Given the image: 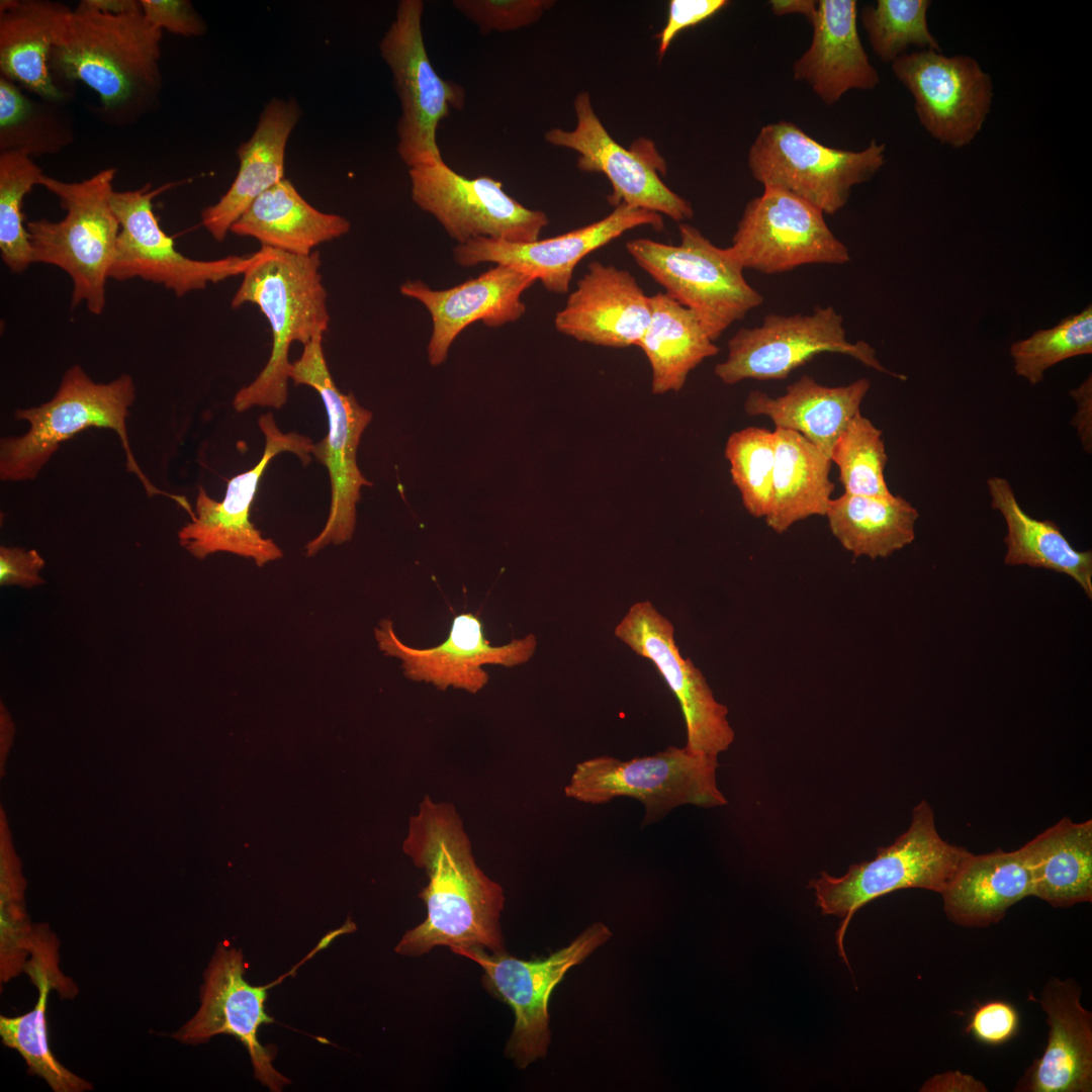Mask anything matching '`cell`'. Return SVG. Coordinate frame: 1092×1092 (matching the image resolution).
<instances>
[{
	"label": "cell",
	"mask_w": 1092,
	"mask_h": 1092,
	"mask_svg": "<svg viewBox=\"0 0 1092 1092\" xmlns=\"http://www.w3.org/2000/svg\"><path fill=\"white\" fill-rule=\"evenodd\" d=\"M403 851L428 877L419 893L427 916L402 935L395 952L419 957L441 945L506 950L503 888L477 866L454 805L426 795L410 819Z\"/></svg>",
	"instance_id": "1"
},
{
	"label": "cell",
	"mask_w": 1092,
	"mask_h": 1092,
	"mask_svg": "<svg viewBox=\"0 0 1092 1092\" xmlns=\"http://www.w3.org/2000/svg\"><path fill=\"white\" fill-rule=\"evenodd\" d=\"M162 33L142 9L114 15L81 1L53 49L52 74L91 88L103 119L132 123L158 106Z\"/></svg>",
	"instance_id": "2"
},
{
	"label": "cell",
	"mask_w": 1092,
	"mask_h": 1092,
	"mask_svg": "<svg viewBox=\"0 0 1092 1092\" xmlns=\"http://www.w3.org/2000/svg\"><path fill=\"white\" fill-rule=\"evenodd\" d=\"M321 264L317 251L301 256L262 247L254 253L231 305L252 303L260 308L271 328L272 350L259 375L236 393L237 412L253 406L278 410L286 403L291 344L306 345L330 324Z\"/></svg>",
	"instance_id": "3"
},
{
	"label": "cell",
	"mask_w": 1092,
	"mask_h": 1092,
	"mask_svg": "<svg viewBox=\"0 0 1092 1092\" xmlns=\"http://www.w3.org/2000/svg\"><path fill=\"white\" fill-rule=\"evenodd\" d=\"M134 399L135 385L128 374L98 383L79 364L73 365L64 373L57 392L49 401L15 411L14 419L27 422L29 427L21 436L1 438L0 479L33 480L61 444L89 428L110 429L119 437L126 470L138 477L147 495L167 496L190 512L192 508L184 496L153 484L133 456L126 421Z\"/></svg>",
	"instance_id": "4"
},
{
	"label": "cell",
	"mask_w": 1092,
	"mask_h": 1092,
	"mask_svg": "<svg viewBox=\"0 0 1092 1092\" xmlns=\"http://www.w3.org/2000/svg\"><path fill=\"white\" fill-rule=\"evenodd\" d=\"M973 853L939 835L934 811L925 800L912 810L908 829L877 855L849 867L842 877L821 872L810 881L823 915L842 919L836 932L838 952L848 965L843 939L854 913L867 903L892 892L917 888L941 894Z\"/></svg>",
	"instance_id": "5"
},
{
	"label": "cell",
	"mask_w": 1092,
	"mask_h": 1092,
	"mask_svg": "<svg viewBox=\"0 0 1092 1092\" xmlns=\"http://www.w3.org/2000/svg\"><path fill=\"white\" fill-rule=\"evenodd\" d=\"M115 169L78 182L46 174L39 185L55 194L66 215L26 223L32 263L54 265L72 279V305L85 302L93 314L105 306V283L114 260L120 224L111 206Z\"/></svg>",
	"instance_id": "6"
},
{
	"label": "cell",
	"mask_w": 1092,
	"mask_h": 1092,
	"mask_svg": "<svg viewBox=\"0 0 1092 1092\" xmlns=\"http://www.w3.org/2000/svg\"><path fill=\"white\" fill-rule=\"evenodd\" d=\"M678 245L634 239L626 249L637 265L673 300L694 311L715 342L735 322L763 302L727 248L697 228L679 223Z\"/></svg>",
	"instance_id": "7"
},
{
	"label": "cell",
	"mask_w": 1092,
	"mask_h": 1092,
	"mask_svg": "<svg viewBox=\"0 0 1092 1092\" xmlns=\"http://www.w3.org/2000/svg\"><path fill=\"white\" fill-rule=\"evenodd\" d=\"M718 766L716 755L692 753L676 746L628 761L601 755L576 764L564 793L567 798L594 805L617 797L634 798L645 808L644 826L680 805H726L716 782Z\"/></svg>",
	"instance_id": "8"
},
{
	"label": "cell",
	"mask_w": 1092,
	"mask_h": 1092,
	"mask_svg": "<svg viewBox=\"0 0 1092 1092\" xmlns=\"http://www.w3.org/2000/svg\"><path fill=\"white\" fill-rule=\"evenodd\" d=\"M885 153V144L875 140L861 151L830 148L782 120L760 128L747 163L763 187L788 191L831 215L845 206L852 187L884 166Z\"/></svg>",
	"instance_id": "9"
},
{
	"label": "cell",
	"mask_w": 1092,
	"mask_h": 1092,
	"mask_svg": "<svg viewBox=\"0 0 1092 1092\" xmlns=\"http://www.w3.org/2000/svg\"><path fill=\"white\" fill-rule=\"evenodd\" d=\"M423 13L422 0L399 1L379 42L400 103L396 151L408 169L444 162L438 127L451 110H460L465 103L462 86L443 79L431 63L424 41Z\"/></svg>",
	"instance_id": "10"
},
{
	"label": "cell",
	"mask_w": 1092,
	"mask_h": 1092,
	"mask_svg": "<svg viewBox=\"0 0 1092 1092\" xmlns=\"http://www.w3.org/2000/svg\"><path fill=\"white\" fill-rule=\"evenodd\" d=\"M612 935L601 922L588 926L568 945L546 958L524 961L482 948H452L483 971L481 982L488 993L509 1005L515 1023L506 1056L525 1069L547 1054L551 1040L548 1005L553 989L572 967L582 963Z\"/></svg>",
	"instance_id": "11"
},
{
	"label": "cell",
	"mask_w": 1092,
	"mask_h": 1092,
	"mask_svg": "<svg viewBox=\"0 0 1092 1092\" xmlns=\"http://www.w3.org/2000/svg\"><path fill=\"white\" fill-rule=\"evenodd\" d=\"M324 334L304 345L299 359L291 363L289 378L295 385H307L317 391L328 416L326 438L312 445L311 454L328 469L331 481V505L323 530L305 546L306 556H313L330 544L349 541L356 525V505L362 486H371L357 465L361 435L371 422L372 413L359 404L353 393L345 394L336 385L328 368Z\"/></svg>",
	"instance_id": "12"
},
{
	"label": "cell",
	"mask_w": 1092,
	"mask_h": 1092,
	"mask_svg": "<svg viewBox=\"0 0 1092 1092\" xmlns=\"http://www.w3.org/2000/svg\"><path fill=\"white\" fill-rule=\"evenodd\" d=\"M727 347L726 359L714 369L727 385L747 379L783 380L822 353L847 355L879 372L905 379L887 370L870 344L849 342L843 318L831 305L817 306L808 314L768 313L760 326L739 329Z\"/></svg>",
	"instance_id": "13"
},
{
	"label": "cell",
	"mask_w": 1092,
	"mask_h": 1092,
	"mask_svg": "<svg viewBox=\"0 0 1092 1092\" xmlns=\"http://www.w3.org/2000/svg\"><path fill=\"white\" fill-rule=\"evenodd\" d=\"M728 249L743 269L763 274L850 260L847 247L820 209L776 187H764L761 195L747 202Z\"/></svg>",
	"instance_id": "14"
},
{
	"label": "cell",
	"mask_w": 1092,
	"mask_h": 1092,
	"mask_svg": "<svg viewBox=\"0 0 1092 1092\" xmlns=\"http://www.w3.org/2000/svg\"><path fill=\"white\" fill-rule=\"evenodd\" d=\"M413 201L433 215L458 244L477 238L508 243L539 240L549 219L510 196L489 176L467 178L445 161L408 169Z\"/></svg>",
	"instance_id": "15"
},
{
	"label": "cell",
	"mask_w": 1092,
	"mask_h": 1092,
	"mask_svg": "<svg viewBox=\"0 0 1092 1092\" xmlns=\"http://www.w3.org/2000/svg\"><path fill=\"white\" fill-rule=\"evenodd\" d=\"M173 185L167 183L152 189L151 184H146L136 190H113L110 201L120 232L109 278L117 281L142 278L161 284L180 297L204 289L209 283L243 275L254 254L204 261L178 252L153 210V199Z\"/></svg>",
	"instance_id": "16"
},
{
	"label": "cell",
	"mask_w": 1092,
	"mask_h": 1092,
	"mask_svg": "<svg viewBox=\"0 0 1092 1092\" xmlns=\"http://www.w3.org/2000/svg\"><path fill=\"white\" fill-rule=\"evenodd\" d=\"M258 425L265 437V449L257 465L228 482L223 499L210 497L198 487L194 518L178 532L180 545L197 559L217 552L252 558L258 566L282 558L280 547L262 536L250 521L251 505L259 481L269 462L281 452L298 456L303 465L310 462L312 441L297 433L281 432L272 413L262 415Z\"/></svg>",
	"instance_id": "17"
},
{
	"label": "cell",
	"mask_w": 1092,
	"mask_h": 1092,
	"mask_svg": "<svg viewBox=\"0 0 1092 1092\" xmlns=\"http://www.w3.org/2000/svg\"><path fill=\"white\" fill-rule=\"evenodd\" d=\"M892 71L911 93L917 118L933 139L953 149L974 141L994 94L991 76L977 60L920 50L898 58Z\"/></svg>",
	"instance_id": "18"
},
{
	"label": "cell",
	"mask_w": 1092,
	"mask_h": 1092,
	"mask_svg": "<svg viewBox=\"0 0 1092 1092\" xmlns=\"http://www.w3.org/2000/svg\"><path fill=\"white\" fill-rule=\"evenodd\" d=\"M615 636L638 656L648 659L676 698L687 729L686 748L716 755L729 748L735 733L728 708L719 703L706 677L674 640L673 624L646 600L634 603L614 629Z\"/></svg>",
	"instance_id": "19"
},
{
	"label": "cell",
	"mask_w": 1092,
	"mask_h": 1092,
	"mask_svg": "<svg viewBox=\"0 0 1092 1092\" xmlns=\"http://www.w3.org/2000/svg\"><path fill=\"white\" fill-rule=\"evenodd\" d=\"M573 108L575 127L551 128L544 139L552 146L576 152L579 170L604 174L612 186L610 204L645 209L679 222L694 216L692 204L659 177V173H665L660 156L650 158L642 151L618 144L597 115L588 92L581 91L575 96Z\"/></svg>",
	"instance_id": "20"
},
{
	"label": "cell",
	"mask_w": 1092,
	"mask_h": 1092,
	"mask_svg": "<svg viewBox=\"0 0 1092 1092\" xmlns=\"http://www.w3.org/2000/svg\"><path fill=\"white\" fill-rule=\"evenodd\" d=\"M245 971L242 950L218 944L204 972L200 1007L173 1037L198 1044L218 1034L235 1036L249 1053L255 1078L279 1092L290 1081L274 1068L273 1049L263 1046L257 1034L262 1024L274 1021L265 1011L267 990L295 970L265 986L251 985L244 978Z\"/></svg>",
	"instance_id": "21"
},
{
	"label": "cell",
	"mask_w": 1092,
	"mask_h": 1092,
	"mask_svg": "<svg viewBox=\"0 0 1092 1092\" xmlns=\"http://www.w3.org/2000/svg\"><path fill=\"white\" fill-rule=\"evenodd\" d=\"M643 225L660 232L664 226L663 218L656 212L620 204L604 218L556 237L529 243L477 238L458 244L453 254L460 266L509 265L530 274L550 292L566 293L573 271L583 258L626 232Z\"/></svg>",
	"instance_id": "22"
},
{
	"label": "cell",
	"mask_w": 1092,
	"mask_h": 1092,
	"mask_svg": "<svg viewBox=\"0 0 1092 1092\" xmlns=\"http://www.w3.org/2000/svg\"><path fill=\"white\" fill-rule=\"evenodd\" d=\"M375 638L384 655L401 659L404 674L410 679L432 682L441 690L452 686L472 694L488 681L482 665H519L527 662L537 647L533 634L506 645L491 646L484 637L481 621L471 613L456 616L447 639L432 648L406 646L397 638L392 622L387 619L375 629Z\"/></svg>",
	"instance_id": "23"
},
{
	"label": "cell",
	"mask_w": 1092,
	"mask_h": 1092,
	"mask_svg": "<svg viewBox=\"0 0 1092 1092\" xmlns=\"http://www.w3.org/2000/svg\"><path fill=\"white\" fill-rule=\"evenodd\" d=\"M537 280L509 265L495 264L477 277L456 286L434 290L422 280H407L400 285L404 296L420 301L432 318L428 344L431 365L443 363L448 351L468 326L481 322L499 328L517 322L526 311L522 294Z\"/></svg>",
	"instance_id": "24"
},
{
	"label": "cell",
	"mask_w": 1092,
	"mask_h": 1092,
	"mask_svg": "<svg viewBox=\"0 0 1092 1092\" xmlns=\"http://www.w3.org/2000/svg\"><path fill=\"white\" fill-rule=\"evenodd\" d=\"M650 301L627 270L595 261L554 318L556 330L579 342L636 346L650 321Z\"/></svg>",
	"instance_id": "25"
},
{
	"label": "cell",
	"mask_w": 1092,
	"mask_h": 1092,
	"mask_svg": "<svg viewBox=\"0 0 1092 1092\" xmlns=\"http://www.w3.org/2000/svg\"><path fill=\"white\" fill-rule=\"evenodd\" d=\"M1081 988L1052 977L1038 1003L1046 1016L1048 1043L1019 1081L1016 1091H1092V1013L1081 1003Z\"/></svg>",
	"instance_id": "26"
},
{
	"label": "cell",
	"mask_w": 1092,
	"mask_h": 1092,
	"mask_svg": "<svg viewBox=\"0 0 1092 1092\" xmlns=\"http://www.w3.org/2000/svg\"><path fill=\"white\" fill-rule=\"evenodd\" d=\"M810 22L812 41L794 63L793 77L806 82L827 105L849 90H872L880 76L871 64L857 30L854 0H820Z\"/></svg>",
	"instance_id": "27"
},
{
	"label": "cell",
	"mask_w": 1092,
	"mask_h": 1092,
	"mask_svg": "<svg viewBox=\"0 0 1092 1092\" xmlns=\"http://www.w3.org/2000/svg\"><path fill=\"white\" fill-rule=\"evenodd\" d=\"M301 110L292 99L273 98L262 110L251 138L237 150V176L219 200L201 212V223L221 242L252 202L284 177L285 149Z\"/></svg>",
	"instance_id": "28"
},
{
	"label": "cell",
	"mask_w": 1092,
	"mask_h": 1092,
	"mask_svg": "<svg viewBox=\"0 0 1092 1092\" xmlns=\"http://www.w3.org/2000/svg\"><path fill=\"white\" fill-rule=\"evenodd\" d=\"M58 940L44 926L33 928L30 959L24 971L38 990L34 1008L20 1016L0 1017L3 1043L16 1050L25 1060L28 1071L41 1077L56 1092H82L92 1085L66 1069L54 1056L48 1042L47 1003L51 989L62 997H73L77 988L59 969Z\"/></svg>",
	"instance_id": "29"
},
{
	"label": "cell",
	"mask_w": 1092,
	"mask_h": 1092,
	"mask_svg": "<svg viewBox=\"0 0 1092 1092\" xmlns=\"http://www.w3.org/2000/svg\"><path fill=\"white\" fill-rule=\"evenodd\" d=\"M71 8L49 0H1L0 73L40 99L64 102L55 82L51 54Z\"/></svg>",
	"instance_id": "30"
},
{
	"label": "cell",
	"mask_w": 1092,
	"mask_h": 1092,
	"mask_svg": "<svg viewBox=\"0 0 1092 1092\" xmlns=\"http://www.w3.org/2000/svg\"><path fill=\"white\" fill-rule=\"evenodd\" d=\"M871 387L868 378L847 385L827 386L802 375L777 397L752 390L744 402L749 416H764L776 429L796 432L830 457L833 444L848 422L858 413Z\"/></svg>",
	"instance_id": "31"
},
{
	"label": "cell",
	"mask_w": 1092,
	"mask_h": 1092,
	"mask_svg": "<svg viewBox=\"0 0 1092 1092\" xmlns=\"http://www.w3.org/2000/svg\"><path fill=\"white\" fill-rule=\"evenodd\" d=\"M953 924L984 928L1001 921L1010 907L1033 896L1031 871L1022 847L972 854L940 894Z\"/></svg>",
	"instance_id": "32"
},
{
	"label": "cell",
	"mask_w": 1092,
	"mask_h": 1092,
	"mask_svg": "<svg viewBox=\"0 0 1092 1092\" xmlns=\"http://www.w3.org/2000/svg\"><path fill=\"white\" fill-rule=\"evenodd\" d=\"M350 228L346 217L320 211L283 178L252 202L231 232L256 239L262 247L307 256L316 246L346 235Z\"/></svg>",
	"instance_id": "33"
},
{
	"label": "cell",
	"mask_w": 1092,
	"mask_h": 1092,
	"mask_svg": "<svg viewBox=\"0 0 1092 1092\" xmlns=\"http://www.w3.org/2000/svg\"><path fill=\"white\" fill-rule=\"evenodd\" d=\"M987 487L991 507L1002 515L1007 528L1004 563L1067 574L1092 599V551L1077 550L1057 524L1028 515L1006 478L989 477Z\"/></svg>",
	"instance_id": "34"
},
{
	"label": "cell",
	"mask_w": 1092,
	"mask_h": 1092,
	"mask_svg": "<svg viewBox=\"0 0 1092 1092\" xmlns=\"http://www.w3.org/2000/svg\"><path fill=\"white\" fill-rule=\"evenodd\" d=\"M776 461L766 525L783 534L795 523L825 516L832 499V461L802 435L775 429Z\"/></svg>",
	"instance_id": "35"
},
{
	"label": "cell",
	"mask_w": 1092,
	"mask_h": 1092,
	"mask_svg": "<svg viewBox=\"0 0 1092 1092\" xmlns=\"http://www.w3.org/2000/svg\"><path fill=\"white\" fill-rule=\"evenodd\" d=\"M1033 896L1056 908L1092 902V820L1062 818L1021 846Z\"/></svg>",
	"instance_id": "36"
},
{
	"label": "cell",
	"mask_w": 1092,
	"mask_h": 1092,
	"mask_svg": "<svg viewBox=\"0 0 1092 1092\" xmlns=\"http://www.w3.org/2000/svg\"><path fill=\"white\" fill-rule=\"evenodd\" d=\"M650 321L637 343L649 361L654 394L679 391L689 374L718 354L700 318L664 292L649 296Z\"/></svg>",
	"instance_id": "37"
},
{
	"label": "cell",
	"mask_w": 1092,
	"mask_h": 1092,
	"mask_svg": "<svg viewBox=\"0 0 1092 1092\" xmlns=\"http://www.w3.org/2000/svg\"><path fill=\"white\" fill-rule=\"evenodd\" d=\"M825 517L832 535L854 558H887L915 539L917 509L900 495L843 493L832 498Z\"/></svg>",
	"instance_id": "38"
},
{
	"label": "cell",
	"mask_w": 1092,
	"mask_h": 1092,
	"mask_svg": "<svg viewBox=\"0 0 1092 1092\" xmlns=\"http://www.w3.org/2000/svg\"><path fill=\"white\" fill-rule=\"evenodd\" d=\"M73 141L63 102L33 100L20 87L0 77V153L30 158L57 154Z\"/></svg>",
	"instance_id": "39"
},
{
	"label": "cell",
	"mask_w": 1092,
	"mask_h": 1092,
	"mask_svg": "<svg viewBox=\"0 0 1092 1092\" xmlns=\"http://www.w3.org/2000/svg\"><path fill=\"white\" fill-rule=\"evenodd\" d=\"M830 459L839 469L844 492L854 495H893L885 478L888 461L882 431L856 414L835 440Z\"/></svg>",
	"instance_id": "40"
},
{
	"label": "cell",
	"mask_w": 1092,
	"mask_h": 1092,
	"mask_svg": "<svg viewBox=\"0 0 1092 1092\" xmlns=\"http://www.w3.org/2000/svg\"><path fill=\"white\" fill-rule=\"evenodd\" d=\"M42 175L32 158L15 152L0 153V251L4 264L13 273H22L32 264L22 206L25 195L39 185Z\"/></svg>",
	"instance_id": "41"
},
{
	"label": "cell",
	"mask_w": 1092,
	"mask_h": 1092,
	"mask_svg": "<svg viewBox=\"0 0 1092 1092\" xmlns=\"http://www.w3.org/2000/svg\"><path fill=\"white\" fill-rule=\"evenodd\" d=\"M930 5L929 0H878L862 8V26L882 62L892 64L911 46L941 51L928 26Z\"/></svg>",
	"instance_id": "42"
},
{
	"label": "cell",
	"mask_w": 1092,
	"mask_h": 1092,
	"mask_svg": "<svg viewBox=\"0 0 1092 1092\" xmlns=\"http://www.w3.org/2000/svg\"><path fill=\"white\" fill-rule=\"evenodd\" d=\"M725 457L744 509L752 517L764 519L772 496L775 431L747 427L733 432L725 445Z\"/></svg>",
	"instance_id": "43"
},
{
	"label": "cell",
	"mask_w": 1092,
	"mask_h": 1092,
	"mask_svg": "<svg viewBox=\"0 0 1092 1092\" xmlns=\"http://www.w3.org/2000/svg\"><path fill=\"white\" fill-rule=\"evenodd\" d=\"M1092 354V306L1063 318L1051 329L1038 330L1010 347L1015 373L1031 385L1044 372L1067 359Z\"/></svg>",
	"instance_id": "44"
},
{
	"label": "cell",
	"mask_w": 1092,
	"mask_h": 1092,
	"mask_svg": "<svg viewBox=\"0 0 1092 1092\" xmlns=\"http://www.w3.org/2000/svg\"><path fill=\"white\" fill-rule=\"evenodd\" d=\"M551 0H455L453 6L481 33L509 32L537 22Z\"/></svg>",
	"instance_id": "45"
},
{
	"label": "cell",
	"mask_w": 1092,
	"mask_h": 1092,
	"mask_svg": "<svg viewBox=\"0 0 1092 1092\" xmlns=\"http://www.w3.org/2000/svg\"><path fill=\"white\" fill-rule=\"evenodd\" d=\"M146 19L156 28L178 35H203L207 25L187 0H141Z\"/></svg>",
	"instance_id": "46"
},
{
	"label": "cell",
	"mask_w": 1092,
	"mask_h": 1092,
	"mask_svg": "<svg viewBox=\"0 0 1092 1092\" xmlns=\"http://www.w3.org/2000/svg\"><path fill=\"white\" fill-rule=\"evenodd\" d=\"M1019 1016L1016 1009L1004 1001H990L979 1006L972 1015L968 1030L982 1043L1002 1044L1017 1032Z\"/></svg>",
	"instance_id": "47"
},
{
	"label": "cell",
	"mask_w": 1092,
	"mask_h": 1092,
	"mask_svg": "<svg viewBox=\"0 0 1092 1092\" xmlns=\"http://www.w3.org/2000/svg\"><path fill=\"white\" fill-rule=\"evenodd\" d=\"M728 4L729 1L726 0H671L666 22L657 35L659 58H663L680 31L712 17Z\"/></svg>",
	"instance_id": "48"
},
{
	"label": "cell",
	"mask_w": 1092,
	"mask_h": 1092,
	"mask_svg": "<svg viewBox=\"0 0 1092 1092\" xmlns=\"http://www.w3.org/2000/svg\"><path fill=\"white\" fill-rule=\"evenodd\" d=\"M44 559L35 549L0 547V584L30 588L44 583L40 570Z\"/></svg>",
	"instance_id": "49"
},
{
	"label": "cell",
	"mask_w": 1092,
	"mask_h": 1092,
	"mask_svg": "<svg viewBox=\"0 0 1092 1092\" xmlns=\"http://www.w3.org/2000/svg\"><path fill=\"white\" fill-rule=\"evenodd\" d=\"M1077 411L1072 425L1077 431L1081 445L1086 453L1092 452V380L1091 376L1077 388L1071 390Z\"/></svg>",
	"instance_id": "50"
},
{
	"label": "cell",
	"mask_w": 1092,
	"mask_h": 1092,
	"mask_svg": "<svg viewBox=\"0 0 1092 1092\" xmlns=\"http://www.w3.org/2000/svg\"><path fill=\"white\" fill-rule=\"evenodd\" d=\"M921 1092H987V1086L970 1074L947 1071L924 1082Z\"/></svg>",
	"instance_id": "51"
},
{
	"label": "cell",
	"mask_w": 1092,
	"mask_h": 1092,
	"mask_svg": "<svg viewBox=\"0 0 1092 1092\" xmlns=\"http://www.w3.org/2000/svg\"><path fill=\"white\" fill-rule=\"evenodd\" d=\"M769 6L774 14L782 16L786 14H801L809 20L814 14L817 1L813 0H771Z\"/></svg>",
	"instance_id": "52"
},
{
	"label": "cell",
	"mask_w": 1092,
	"mask_h": 1092,
	"mask_svg": "<svg viewBox=\"0 0 1092 1092\" xmlns=\"http://www.w3.org/2000/svg\"><path fill=\"white\" fill-rule=\"evenodd\" d=\"M90 8L107 14H125L142 9L141 0H83Z\"/></svg>",
	"instance_id": "53"
}]
</instances>
